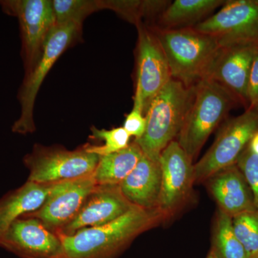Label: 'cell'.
<instances>
[{
  "label": "cell",
  "instance_id": "2e32d148",
  "mask_svg": "<svg viewBox=\"0 0 258 258\" xmlns=\"http://www.w3.org/2000/svg\"><path fill=\"white\" fill-rule=\"evenodd\" d=\"M205 181L219 210L232 218L257 210L252 191L237 164L219 171Z\"/></svg>",
  "mask_w": 258,
  "mask_h": 258
},
{
  "label": "cell",
  "instance_id": "e0dca14e",
  "mask_svg": "<svg viewBox=\"0 0 258 258\" xmlns=\"http://www.w3.org/2000/svg\"><path fill=\"white\" fill-rule=\"evenodd\" d=\"M120 186L125 198L134 206L147 210L157 209L161 188L159 161L143 154Z\"/></svg>",
  "mask_w": 258,
  "mask_h": 258
},
{
  "label": "cell",
  "instance_id": "4316f807",
  "mask_svg": "<svg viewBox=\"0 0 258 258\" xmlns=\"http://www.w3.org/2000/svg\"><path fill=\"white\" fill-rule=\"evenodd\" d=\"M247 101L248 108L258 109V51L254 57L249 74Z\"/></svg>",
  "mask_w": 258,
  "mask_h": 258
},
{
  "label": "cell",
  "instance_id": "603a6c76",
  "mask_svg": "<svg viewBox=\"0 0 258 258\" xmlns=\"http://www.w3.org/2000/svg\"><path fill=\"white\" fill-rule=\"evenodd\" d=\"M232 220L234 232L247 258H258V210L244 212Z\"/></svg>",
  "mask_w": 258,
  "mask_h": 258
},
{
  "label": "cell",
  "instance_id": "f1b7e54d",
  "mask_svg": "<svg viewBox=\"0 0 258 258\" xmlns=\"http://www.w3.org/2000/svg\"><path fill=\"white\" fill-rule=\"evenodd\" d=\"M207 258H213V257H212L211 254H209L208 256V257H207Z\"/></svg>",
  "mask_w": 258,
  "mask_h": 258
},
{
  "label": "cell",
  "instance_id": "9c48e42d",
  "mask_svg": "<svg viewBox=\"0 0 258 258\" xmlns=\"http://www.w3.org/2000/svg\"><path fill=\"white\" fill-rule=\"evenodd\" d=\"M137 79L134 106L138 107L145 115L153 99L172 78L154 29L142 22L137 24Z\"/></svg>",
  "mask_w": 258,
  "mask_h": 258
},
{
  "label": "cell",
  "instance_id": "5bb4252c",
  "mask_svg": "<svg viewBox=\"0 0 258 258\" xmlns=\"http://www.w3.org/2000/svg\"><path fill=\"white\" fill-rule=\"evenodd\" d=\"M257 51L258 45L221 47L205 79L220 83L233 93L247 109L249 74Z\"/></svg>",
  "mask_w": 258,
  "mask_h": 258
},
{
  "label": "cell",
  "instance_id": "ffe728a7",
  "mask_svg": "<svg viewBox=\"0 0 258 258\" xmlns=\"http://www.w3.org/2000/svg\"><path fill=\"white\" fill-rule=\"evenodd\" d=\"M142 155V149L134 142L120 152L100 157L93 172L97 185H120L134 170Z\"/></svg>",
  "mask_w": 258,
  "mask_h": 258
},
{
  "label": "cell",
  "instance_id": "83f0119b",
  "mask_svg": "<svg viewBox=\"0 0 258 258\" xmlns=\"http://www.w3.org/2000/svg\"><path fill=\"white\" fill-rule=\"evenodd\" d=\"M249 146L251 150L258 155V132L252 137V140L249 142Z\"/></svg>",
  "mask_w": 258,
  "mask_h": 258
},
{
  "label": "cell",
  "instance_id": "ac0fdd59",
  "mask_svg": "<svg viewBox=\"0 0 258 258\" xmlns=\"http://www.w3.org/2000/svg\"><path fill=\"white\" fill-rule=\"evenodd\" d=\"M57 184L28 181L0 199V240L13 222L41 208Z\"/></svg>",
  "mask_w": 258,
  "mask_h": 258
},
{
  "label": "cell",
  "instance_id": "9a60e30c",
  "mask_svg": "<svg viewBox=\"0 0 258 258\" xmlns=\"http://www.w3.org/2000/svg\"><path fill=\"white\" fill-rule=\"evenodd\" d=\"M135 207L125 198L120 185H97L74 220L56 233L71 235L82 229L106 225Z\"/></svg>",
  "mask_w": 258,
  "mask_h": 258
},
{
  "label": "cell",
  "instance_id": "52a82bcc",
  "mask_svg": "<svg viewBox=\"0 0 258 258\" xmlns=\"http://www.w3.org/2000/svg\"><path fill=\"white\" fill-rule=\"evenodd\" d=\"M257 132L255 108H247L242 114L227 120L208 152L194 164L195 182H203L219 171L237 164Z\"/></svg>",
  "mask_w": 258,
  "mask_h": 258
},
{
  "label": "cell",
  "instance_id": "4fadbf2b",
  "mask_svg": "<svg viewBox=\"0 0 258 258\" xmlns=\"http://www.w3.org/2000/svg\"><path fill=\"white\" fill-rule=\"evenodd\" d=\"M0 247L21 258H61L60 237L36 218L23 217L12 224Z\"/></svg>",
  "mask_w": 258,
  "mask_h": 258
},
{
  "label": "cell",
  "instance_id": "484cf974",
  "mask_svg": "<svg viewBox=\"0 0 258 258\" xmlns=\"http://www.w3.org/2000/svg\"><path fill=\"white\" fill-rule=\"evenodd\" d=\"M123 128L135 140L142 138L147 128V118L140 108L133 107L132 111L125 117Z\"/></svg>",
  "mask_w": 258,
  "mask_h": 258
},
{
  "label": "cell",
  "instance_id": "3957f363",
  "mask_svg": "<svg viewBox=\"0 0 258 258\" xmlns=\"http://www.w3.org/2000/svg\"><path fill=\"white\" fill-rule=\"evenodd\" d=\"M242 106L227 88L210 79L195 86L191 105L176 141L191 161L231 110Z\"/></svg>",
  "mask_w": 258,
  "mask_h": 258
},
{
  "label": "cell",
  "instance_id": "cb8c5ba5",
  "mask_svg": "<svg viewBox=\"0 0 258 258\" xmlns=\"http://www.w3.org/2000/svg\"><path fill=\"white\" fill-rule=\"evenodd\" d=\"M91 132L92 138L104 141V144L102 146L86 144L85 146L88 152L96 154L99 157L120 152L128 147L130 144L129 140L131 137L123 126L113 128L111 130L93 127Z\"/></svg>",
  "mask_w": 258,
  "mask_h": 258
},
{
  "label": "cell",
  "instance_id": "5b68a950",
  "mask_svg": "<svg viewBox=\"0 0 258 258\" xmlns=\"http://www.w3.org/2000/svg\"><path fill=\"white\" fill-rule=\"evenodd\" d=\"M81 27V24L68 23L56 25L50 32L38 60L25 74L18 95L21 113L12 128L14 133L25 135L35 132L33 112L37 93L53 64L77 37Z\"/></svg>",
  "mask_w": 258,
  "mask_h": 258
},
{
  "label": "cell",
  "instance_id": "277c9868",
  "mask_svg": "<svg viewBox=\"0 0 258 258\" xmlns=\"http://www.w3.org/2000/svg\"><path fill=\"white\" fill-rule=\"evenodd\" d=\"M195 86L188 88L171 79L153 99L145 114L147 128L134 140L144 155L159 161L161 152L176 140L194 96Z\"/></svg>",
  "mask_w": 258,
  "mask_h": 258
},
{
  "label": "cell",
  "instance_id": "30bf717a",
  "mask_svg": "<svg viewBox=\"0 0 258 258\" xmlns=\"http://www.w3.org/2000/svg\"><path fill=\"white\" fill-rule=\"evenodd\" d=\"M3 10L16 17L20 23L23 55L26 74L33 68L47 37L56 25L50 0L0 1Z\"/></svg>",
  "mask_w": 258,
  "mask_h": 258
},
{
  "label": "cell",
  "instance_id": "d6986e66",
  "mask_svg": "<svg viewBox=\"0 0 258 258\" xmlns=\"http://www.w3.org/2000/svg\"><path fill=\"white\" fill-rule=\"evenodd\" d=\"M225 3L223 0H176L163 10L157 28L170 30L195 26Z\"/></svg>",
  "mask_w": 258,
  "mask_h": 258
},
{
  "label": "cell",
  "instance_id": "8992f818",
  "mask_svg": "<svg viewBox=\"0 0 258 258\" xmlns=\"http://www.w3.org/2000/svg\"><path fill=\"white\" fill-rule=\"evenodd\" d=\"M23 161L30 171L28 181L55 184L93 174L99 157L88 152L86 146L69 151L62 147L36 145Z\"/></svg>",
  "mask_w": 258,
  "mask_h": 258
},
{
  "label": "cell",
  "instance_id": "6da1fadb",
  "mask_svg": "<svg viewBox=\"0 0 258 258\" xmlns=\"http://www.w3.org/2000/svg\"><path fill=\"white\" fill-rule=\"evenodd\" d=\"M166 218L159 209L135 207L106 225L82 229L71 235L56 233L62 242L61 258H113L136 237Z\"/></svg>",
  "mask_w": 258,
  "mask_h": 258
},
{
  "label": "cell",
  "instance_id": "7c38bea8",
  "mask_svg": "<svg viewBox=\"0 0 258 258\" xmlns=\"http://www.w3.org/2000/svg\"><path fill=\"white\" fill-rule=\"evenodd\" d=\"M96 186L93 174L57 183L41 208L23 217L36 218L49 230L60 232L76 217Z\"/></svg>",
  "mask_w": 258,
  "mask_h": 258
},
{
  "label": "cell",
  "instance_id": "44dd1931",
  "mask_svg": "<svg viewBox=\"0 0 258 258\" xmlns=\"http://www.w3.org/2000/svg\"><path fill=\"white\" fill-rule=\"evenodd\" d=\"M210 254L213 258H247L243 246L234 232L232 217L220 210L214 223Z\"/></svg>",
  "mask_w": 258,
  "mask_h": 258
},
{
  "label": "cell",
  "instance_id": "8fae6325",
  "mask_svg": "<svg viewBox=\"0 0 258 258\" xmlns=\"http://www.w3.org/2000/svg\"><path fill=\"white\" fill-rule=\"evenodd\" d=\"M161 188L159 207L166 217L172 216L189 198L195 181L192 161L177 141L161 152Z\"/></svg>",
  "mask_w": 258,
  "mask_h": 258
},
{
  "label": "cell",
  "instance_id": "7a4b0ae2",
  "mask_svg": "<svg viewBox=\"0 0 258 258\" xmlns=\"http://www.w3.org/2000/svg\"><path fill=\"white\" fill-rule=\"evenodd\" d=\"M164 50L171 78L186 87L205 79L221 47L215 37L189 28H153Z\"/></svg>",
  "mask_w": 258,
  "mask_h": 258
},
{
  "label": "cell",
  "instance_id": "ba28073f",
  "mask_svg": "<svg viewBox=\"0 0 258 258\" xmlns=\"http://www.w3.org/2000/svg\"><path fill=\"white\" fill-rule=\"evenodd\" d=\"M192 28L215 37L221 47L258 45V0L226 1L218 13Z\"/></svg>",
  "mask_w": 258,
  "mask_h": 258
},
{
  "label": "cell",
  "instance_id": "d4e9b609",
  "mask_svg": "<svg viewBox=\"0 0 258 258\" xmlns=\"http://www.w3.org/2000/svg\"><path fill=\"white\" fill-rule=\"evenodd\" d=\"M236 164L252 191L254 204L258 210V155L251 150L248 145L241 154Z\"/></svg>",
  "mask_w": 258,
  "mask_h": 258
},
{
  "label": "cell",
  "instance_id": "7402d4cb",
  "mask_svg": "<svg viewBox=\"0 0 258 258\" xmlns=\"http://www.w3.org/2000/svg\"><path fill=\"white\" fill-rule=\"evenodd\" d=\"M52 9L56 25L68 23L81 24L88 15L104 9L103 1L85 0H54Z\"/></svg>",
  "mask_w": 258,
  "mask_h": 258
}]
</instances>
